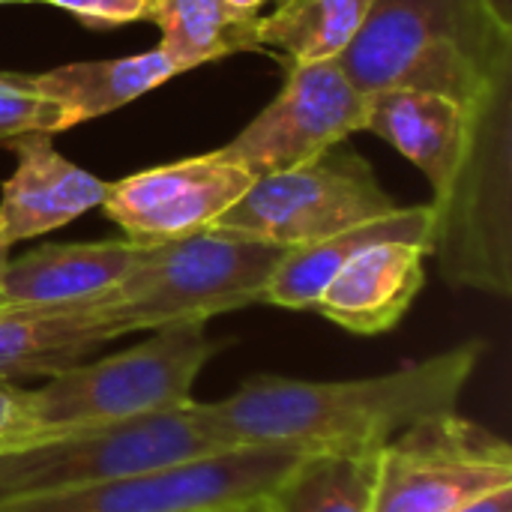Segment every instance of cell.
I'll return each instance as SVG.
<instances>
[{
  "mask_svg": "<svg viewBox=\"0 0 512 512\" xmlns=\"http://www.w3.org/2000/svg\"><path fill=\"white\" fill-rule=\"evenodd\" d=\"M483 342L471 339L393 372L351 381L255 375L201 414L219 441L297 453H375L414 423L459 408Z\"/></svg>",
  "mask_w": 512,
  "mask_h": 512,
  "instance_id": "cell-1",
  "label": "cell"
},
{
  "mask_svg": "<svg viewBox=\"0 0 512 512\" xmlns=\"http://www.w3.org/2000/svg\"><path fill=\"white\" fill-rule=\"evenodd\" d=\"M339 63L363 96L420 90L471 108L512 72V33L483 0H375Z\"/></svg>",
  "mask_w": 512,
  "mask_h": 512,
  "instance_id": "cell-2",
  "label": "cell"
},
{
  "mask_svg": "<svg viewBox=\"0 0 512 512\" xmlns=\"http://www.w3.org/2000/svg\"><path fill=\"white\" fill-rule=\"evenodd\" d=\"M285 246L201 228L147 243L138 264L99 300L81 306L120 336L171 324H207L216 315L264 303Z\"/></svg>",
  "mask_w": 512,
  "mask_h": 512,
  "instance_id": "cell-3",
  "label": "cell"
},
{
  "mask_svg": "<svg viewBox=\"0 0 512 512\" xmlns=\"http://www.w3.org/2000/svg\"><path fill=\"white\" fill-rule=\"evenodd\" d=\"M456 174L432 201V249L450 285L495 297L512 291V72L468 108Z\"/></svg>",
  "mask_w": 512,
  "mask_h": 512,
  "instance_id": "cell-4",
  "label": "cell"
},
{
  "mask_svg": "<svg viewBox=\"0 0 512 512\" xmlns=\"http://www.w3.org/2000/svg\"><path fill=\"white\" fill-rule=\"evenodd\" d=\"M228 450L201 402L138 420L69 429L33 447L0 453V501L57 495Z\"/></svg>",
  "mask_w": 512,
  "mask_h": 512,
  "instance_id": "cell-5",
  "label": "cell"
},
{
  "mask_svg": "<svg viewBox=\"0 0 512 512\" xmlns=\"http://www.w3.org/2000/svg\"><path fill=\"white\" fill-rule=\"evenodd\" d=\"M120 354L84 360L33 390L51 429H84L183 408L204 366L222 351L207 324H171Z\"/></svg>",
  "mask_w": 512,
  "mask_h": 512,
  "instance_id": "cell-6",
  "label": "cell"
},
{
  "mask_svg": "<svg viewBox=\"0 0 512 512\" xmlns=\"http://www.w3.org/2000/svg\"><path fill=\"white\" fill-rule=\"evenodd\" d=\"M396 207L372 162L339 141L303 165L255 177L249 192L207 228L294 249L381 219Z\"/></svg>",
  "mask_w": 512,
  "mask_h": 512,
  "instance_id": "cell-7",
  "label": "cell"
},
{
  "mask_svg": "<svg viewBox=\"0 0 512 512\" xmlns=\"http://www.w3.org/2000/svg\"><path fill=\"white\" fill-rule=\"evenodd\" d=\"M501 489H512L510 444L450 411L378 450L372 512H459Z\"/></svg>",
  "mask_w": 512,
  "mask_h": 512,
  "instance_id": "cell-8",
  "label": "cell"
},
{
  "mask_svg": "<svg viewBox=\"0 0 512 512\" xmlns=\"http://www.w3.org/2000/svg\"><path fill=\"white\" fill-rule=\"evenodd\" d=\"M303 453L234 447L102 486L0 501V512H216L273 495Z\"/></svg>",
  "mask_w": 512,
  "mask_h": 512,
  "instance_id": "cell-9",
  "label": "cell"
},
{
  "mask_svg": "<svg viewBox=\"0 0 512 512\" xmlns=\"http://www.w3.org/2000/svg\"><path fill=\"white\" fill-rule=\"evenodd\" d=\"M366 111L369 96L351 84L339 60L291 66L279 96L213 153L252 177H264L303 165L366 129Z\"/></svg>",
  "mask_w": 512,
  "mask_h": 512,
  "instance_id": "cell-10",
  "label": "cell"
},
{
  "mask_svg": "<svg viewBox=\"0 0 512 512\" xmlns=\"http://www.w3.org/2000/svg\"><path fill=\"white\" fill-rule=\"evenodd\" d=\"M252 174L216 153L156 165L108 183L102 210L129 240L162 243L195 234L234 207L252 186Z\"/></svg>",
  "mask_w": 512,
  "mask_h": 512,
  "instance_id": "cell-11",
  "label": "cell"
},
{
  "mask_svg": "<svg viewBox=\"0 0 512 512\" xmlns=\"http://www.w3.org/2000/svg\"><path fill=\"white\" fill-rule=\"evenodd\" d=\"M18 156L15 174L0 195V252L15 243L63 228L99 207L108 183L69 162L51 147L48 132H30L6 144Z\"/></svg>",
  "mask_w": 512,
  "mask_h": 512,
  "instance_id": "cell-12",
  "label": "cell"
},
{
  "mask_svg": "<svg viewBox=\"0 0 512 512\" xmlns=\"http://www.w3.org/2000/svg\"><path fill=\"white\" fill-rule=\"evenodd\" d=\"M138 240L48 243L0 267L3 300L12 309H81L105 297L144 255Z\"/></svg>",
  "mask_w": 512,
  "mask_h": 512,
  "instance_id": "cell-13",
  "label": "cell"
},
{
  "mask_svg": "<svg viewBox=\"0 0 512 512\" xmlns=\"http://www.w3.org/2000/svg\"><path fill=\"white\" fill-rule=\"evenodd\" d=\"M423 243L384 240L360 249L327 282L312 312L357 336H381L393 330L426 285Z\"/></svg>",
  "mask_w": 512,
  "mask_h": 512,
  "instance_id": "cell-14",
  "label": "cell"
},
{
  "mask_svg": "<svg viewBox=\"0 0 512 512\" xmlns=\"http://www.w3.org/2000/svg\"><path fill=\"white\" fill-rule=\"evenodd\" d=\"M471 114L456 99L420 90H381L369 96L366 129L408 156L441 198L468 141Z\"/></svg>",
  "mask_w": 512,
  "mask_h": 512,
  "instance_id": "cell-15",
  "label": "cell"
},
{
  "mask_svg": "<svg viewBox=\"0 0 512 512\" xmlns=\"http://www.w3.org/2000/svg\"><path fill=\"white\" fill-rule=\"evenodd\" d=\"M432 225H435L432 204L396 207L393 213H387L381 219L354 225V228L324 237L318 243L294 246L285 252V258L273 270V276L264 288V303L309 312L315 306V300L321 297V291L327 288V282L360 249H366L372 243H384V240H408V243H423L426 249H432Z\"/></svg>",
  "mask_w": 512,
  "mask_h": 512,
  "instance_id": "cell-16",
  "label": "cell"
},
{
  "mask_svg": "<svg viewBox=\"0 0 512 512\" xmlns=\"http://www.w3.org/2000/svg\"><path fill=\"white\" fill-rule=\"evenodd\" d=\"M120 333L87 309H0V381L54 378Z\"/></svg>",
  "mask_w": 512,
  "mask_h": 512,
  "instance_id": "cell-17",
  "label": "cell"
},
{
  "mask_svg": "<svg viewBox=\"0 0 512 512\" xmlns=\"http://www.w3.org/2000/svg\"><path fill=\"white\" fill-rule=\"evenodd\" d=\"M180 75L162 48L114 57V60H84L66 63L39 75H21V84L57 105H63L75 126L111 114L138 96L156 90L168 78Z\"/></svg>",
  "mask_w": 512,
  "mask_h": 512,
  "instance_id": "cell-18",
  "label": "cell"
},
{
  "mask_svg": "<svg viewBox=\"0 0 512 512\" xmlns=\"http://www.w3.org/2000/svg\"><path fill=\"white\" fill-rule=\"evenodd\" d=\"M147 18L159 24V48L177 72H189L201 63L261 48V15L237 9L228 0H150Z\"/></svg>",
  "mask_w": 512,
  "mask_h": 512,
  "instance_id": "cell-19",
  "label": "cell"
},
{
  "mask_svg": "<svg viewBox=\"0 0 512 512\" xmlns=\"http://www.w3.org/2000/svg\"><path fill=\"white\" fill-rule=\"evenodd\" d=\"M375 0H282L258 24V45L288 54L291 66L339 60Z\"/></svg>",
  "mask_w": 512,
  "mask_h": 512,
  "instance_id": "cell-20",
  "label": "cell"
},
{
  "mask_svg": "<svg viewBox=\"0 0 512 512\" xmlns=\"http://www.w3.org/2000/svg\"><path fill=\"white\" fill-rule=\"evenodd\" d=\"M375 453H303L273 489L276 512H372Z\"/></svg>",
  "mask_w": 512,
  "mask_h": 512,
  "instance_id": "cell-21",
  "label": "cell"
},
{
  "mask_svg": "<svg viewBox=\"0 0 512 512\" xmlns=\"http://www.w3.org/2000/svg\"><path fill=\"white\" fill-rule=\"evenodd\" d=\"M75 120L72 114L27 90L21 84V75L15 72H0V147H6L12 138H21V135H30V132H63V129H72Z\"/></svg>",
  "mask_w": 512,
  "mask_h": 512,
  "instance_id": "cell-22",
  "label": "cell"
},
{
  "mask_svg": "<svg viewBox=\"0 0 512 512\" xmlns=\"http://www.w3.org/2000/svg\"><path fill=\"white\" fill-rule=\"evenodd\" d=\"M69 429H51L36 411L33 390H24L12 381H0V453L33 447L45 438L63 435Z\"/></svg>",
  "mask_w": 512,
  "mask_h": 512,
  "instance_id": "cell-23",
  "label": "cell"
},
{
  "mask_svg": "<svg viewBox=\"0 0 512 512\" xmlns=\"http://www.w3.org/2000/svg\"><path fill=\"white\" fill-rule=\"evenodd\" d=\"M72 12L87 27H120L147 18L150 0H33Z\"/></svg>",
  "mask_w": 512,
  "mask_h": 512,
  "instance_id": "cell-24",
  "label": "cell"
},
{
  "mask_svg": "<svg viewBox=\"0 0 512 512\" xmlns=\"http://www.w3.org/2000/svg\"><path fill=\"white\" fill-rule=\"evenodd\" d=\"M459 512H512V489H501V492H495V495H489V498H483V501Z\"/></svg>",
  "mask_w": 512,
  "mask_h": 512,
  "instance_id": "cell-25",
  "label": "cell"
},
{
  "mask_svg": "<svg viewBox=\"0 0 512 512\" xmlns=\"http://www.w3.org/2000/svg\"><path fill=\"white\" fill-rule=\"evenodd\" d=\"M483 6L501 30L512 33V0H483Z\"/></svg>",
  "mask_w": 512,
  "mask_h": 512,
  "instance_id": "cell-26",
  "label": "cell"
},
{
  "mask_svg": "<svg viewBox=\"0 0 512 512\" xmlns=\"http://www.w3.org/2000/svg\"><path fill=\"white\" fill-rule=\"evenodd\" d=\"M216 512H276V507H273L270 495H264V498H252V501H243V504H234V507Z\"/></svg>",
  "mask_w": 512,
  "mask_h": 512,
  "instance_id": "cell-27",
  "label": "cell"
},
{
  "mask_svg": "<svg viewBox=\"0 0 512 512\" xmlns=\"http://www.w3.org/2000/svg\"><path fill=\"white\" fill-rule=\"evenodd\" d=\"M231 6H237V9H246V12H258L264 3H270V0H228Z\"/></svg>",
  "mask_w": 512,
  "mask_h": 512,
  "instance_id": "cell-28",
  "label": "cell"
},
{
  "mask_svg": "<svg viewBox=\"0 0 512 512\" xmlns=\"http://www.w3.org/2000/svg\"><path fill=\"white\" fill-rule=\"evenodd\" d=\"M6 258H9V255H3V252H0V267H3V261H6ZM3 306H6V300H3V288H0V309H3Z\"/></svg>",
  "mask_w": 512,
  "mask_h": 512,
  "instance_id": "cell-29",
  "label": "cell"
},
{
  "mask_svg": "<svg viewBox=\"0 0 512 512\" xmlns=\"http://www.w3.org/2000/svg\"><path fill=\"white\" fill-rule=\"evenodd\" d=\"M3 3H30V0H0V6H3Z\"/></svg>",
  "mask_w": 512,
  "mask_h": 512,
  "instance_id": "cell-30",
  "label": "cell"
},
{
  "mask_svg": "<svg viewBox=\"0 0 512 512\" xmlns=\"http://www.w3.org/2000/svg\"><path fill=\"white\" fill-rule=\"evenodd\" d=\"M30 3H33V0H30Z\"/></svg>",
  "mask_w": 512,
  "mask_h": 512,
  "instance_id": "cell-31",
  "label": "cell"
}]
</instances>
